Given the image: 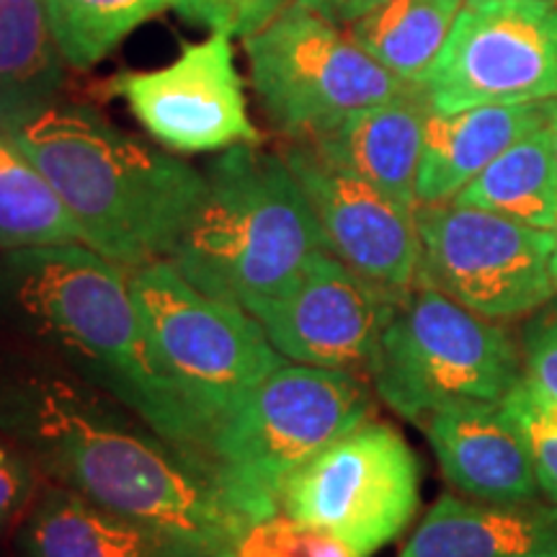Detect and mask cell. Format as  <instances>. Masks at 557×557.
<instances>
[{
  "label": "cell",
  "instance_id": "cell-15",
  "mask_svg": "<svg viewBox=\"0 0 557 557\" xmlns=\"http://www.w3.org/2000/svg\"><path fill=\"white\" fill-rule=\"evenodd\" d=\"M421 426L457 493L478 500L540 498L524 434L504 403H459L431 413Z\"/></svg>",
  "mask_w": 557,
  "mask_h": 557
},
{
  "label": "cell",
  "instance_id": "cell-20",
  "mask_svg": "<svg viewBox=\"0 0 557 557\" xmlns=\"http://www.w3.org/2000/svg\"><path fill=\"white\" fill-rule=\"evenodd\" d=\"M67 62L41 0H0V132L62 101Z\"/></svg>",
  "mask_w": 557,
  "mask_h": 557
},
{
  "label": "cell",
  "instance_id": "cell-17",
  "mask_svg": "<svg viewBox=\"0 0 557 557\" xmlns=\"http://www.w3.org/2000/svg\"><path fill=\"white\" fill-rule=\"evenodd\" d=\"M16 557H207L47 480L16 527Z\"/></svg>",
  "mask_w": 557,
  "mask_h": 557
},
{
  "label": "cell",
  "instance_id": "cell-23",
  "mask_svg": "<svg viewBox=\"0 0 557 557\" xmlns=\"http://www.w3.org/2000/svg\"><path fill=\"white\" fill-rule=\"evenodd\" d=\"M81 243L58 191L11 137L0 132V250Z\"/></svg>",
  "mask_w": 557,
  "mask_h": 557
},
{
  "label": "cell",
  "instance_id": "cell-11",
  "mask_svg": "<svg viewBox=\"0 0 557 557\" xmlns=\"http://www.w3.org/2000/svg\"><path fill=\"white\" fill-rule=\"evenodd\" d=\"M421 86L438 114L487 103L555 101L557 5L468 0Z\"/></svg>",
  "mask_w": 557,
  "mask_h": 557
},
{
  "label": "cell",
  "instance_id": "cell-21",
  "mask_svg": "<svg viewBox=\"0 0 557 557\" xmlns=\"http://www.w3.org/2000/svg\"><path fill=\"white\" fill-rule=\"evenodd\" d=\"M451 201L491 209L532 227L555 230L557 158L549 124L517 139Z\"/></svg>",
  "mask_w": 557,
  "mask_h": 557
},
{
  "label": "cell",
  "instance_id": "cell-4",
  "mask_svg": "<svg viewBox=\"0 0 557 557\" xmlns=\"http://www.w3.org/2000/svg\"><path fill=\"white\" fill-rule=\"evenodd\" d=\"M205 176L207 197L171 261L194 287L253 315L295 287L323 235L282 152L235 145Z\"/></svg>",
  "mask_w": 557,
  "mask_h": 557
},
{
  "label": "cell",
  "instance_id": "cell-22",
  "mask_svg": "<svg viewBox=\"0 0 557 557\" xmlns=\"http://www.w3.org/2000/svg\"><path fill=\"white\" fill-rule=\"evenodd\" d=\"M462 5L465 0H387L348 26V37L403 81L421 83Z\"/></svg>",
  "mask_w": 557,
  "mask_h": 557
},
{
  "label": "cell",
  "instance_id": "cell-31",
  "mask_svg": "<svg viewBox=\"0 0 557 557\" xmlns=\"http://www.w3.org/2000/svg\"><path fill=\"white\" fill-rule=\"evenodd\" d=\"M549 132H553V145H555V158H557V101H555L553 116H549Z\"/></svg>",
  "mask_w": 557,
  "mask_h": 557
},
{
  "label": "cell",
  "instance_id": "cell-16",
  "mask_svg": "<svg viewBox=\"0 0 557 557\" xmlns=\"http://www.w3.org/2000/svg\"><path fill=\"white\" fill-rule=\"evenodd\" d=\"M426 88L413 83L395 99L361 109L333 129L302 139L320 158L338 165L400 207L416 212V178L431 116Z\"/></svg>",
  "mask_w": 557,
  "mask_h": 557
},
{
  "label": "cell",
  "instance_id": "cell-19",
  "mask_svg": "<svg viewBox=\"0 0 557 557\" xmlns=\"http://www.w3.org/2000/svg\"><path fill=\"white\" fill-rule=\"evenodd\" d=\"M553 109L555 101L487 103L449 114L431 111L416 178L418 207L455 199L517 139L549 124Z\"/></svg>",
  "mask_w": 557,
  "mask_h": 557
},
{
  "label": "cell",
  "instance_id": "cell-24",
  "mask_svg": "<svg viewBox=\"0 0 557 557\" xmlns=\"http://www.w3.org/2000/svg\"><path fill=\"white\" fill-rule=\"evenodd\" d=\"M70 67L90 70L173 0H41Z\"/></svg>",
  "mask_w": 557,
  "mask_h": 557
},
{
  "label": "cell",
  "instance_id": "cell-9",
  "mask_svg": "<svg viewBox=\"0 0 557 557\" xmlns=\"http://www.w3.org/2000/svg\"><path fill=\"white\" fill-rule=\"evenodd\" d=\"M418 506L416 451L398 429L372 418L305 462L282 491V513L323 529L357 557L398 540Z\"/></svg>",
  "mask_w": 557,
  "mask_h": 557
},
{
  "label": "cell",
  "instance_id": "cell-2",
  "mask_svg": "<svg viewBox=\"0 0 557 557\" xmlns=\"http://www.w3.org/2000/svg\"><path fill=\"white\" fill-rule=\"evenodd\" d=\"M0 315L18 333L21 346L122 400L171 442L209 459L207 426L152 364L129 269L86 243L3 250Z\"/></svg>",
  "mask_w": 557,
  "mask_h": 557
},
{
  "label": "cell",
  "instance_id": "cell-18",
  "mask_svg": "<svg viewBox=\"0 0 557 557\" xmlns=\"http://www.w3.org/2000/svg\"><path fill=\"white\" fill-rule=\"evenodd\" d=\"M398 557H557V504L442 496Z\"/></svg>",
  "mask_w": 557,
  "mask_h": 557
},
{
  "label": "cell",
  "instance_id": "cell-26",
  "mask_svg": "<svg viewBox=\"0 0 557 557\" xmlns=\"http://www.w3.org/2000/svg\"><path fill=\"white\" fill-rule=\"evenodd\" d=\"M521 387L557 423V295L532 312L521 333Z\"/></svg>",
  "mask_w": 557,
  "mask_h": 557
},
{
  "label": "cell",
  "instance_id": "cell-32",
  "mask_svg": "<svg viewBox=\"0 0 557 557\" xmlns=\"http://www.w3.org/2000/svg\"><path fill=\"white\" fill-rule=\"evenodd\" d=\"M549 267H553V278H555V287H557V227H555V250H553V263H549Z\"/></svg>",
  "mask_w": 557,
  "mask_h": 557
},
{
  "label": "cell",
  "instance_id": "cell-28",
  "mask_svg": "<svg viewBox=\"0 0 557 557\" xmlns=\"http://www.w3.org/2000/svg\"><path fill=\"white\" fill-rule=\"evenodd\" d=\"M45 483L29 451L0 429V534L18 527Z\"/></svg>",
  "mask_w": 557,
  "mask_h": 557
},
{
  "label": "cell",
  "instance_id": "cell-10",
  "mask_svg": "<svg viewBox=\"0 0 557 557\" xmlns=\"http://www.w3.org/2000/svg\"><path fill=\"white\" fill-rule=\"evenodd\" d=\"M421 278L491 320L532 315L557 295L555 230L465 207L457 201L416 209Z\"/></svg>",
  "mask_w": 557,
  "mask_h": 557
},
{
  "label": "cell",
  "instance_id": "cell-8",
  "mask_svg": "<svg viewBox=\"0 0 557 557\" xmlns=\"http://www.w3.org/2000/svg\"><path fill=\"white\" fill-rule=\"evenodd\" d=\"M246 54L263 114L289 139L315 137L413 86L297 3L248 34Z\"/></svg>",
  "mask_w": 557,
  "mask_h": 557
},
{
  "label": "cell",
  "instance_id": "cell-6",
  "mask_svg": "<svg viewBox=\"0 0 557 557\" xmlns=\"http://www.w3.org/2000/svg\"><path fill=\"white\" fill-rule=\"evenodd\" d=\"M129 289L152 364L199 416L209 438L287 361L259 318L194 287L171 259L129 271Z\"/></svg>",
  "mask_w": 557,
  "mask_h": 557
},
{
  "label": "cell",
  "instance_id": "cell-5",
  "mask_svg": "<svg viewBox=\"0 0 557 557\" xmlns=\"http://www.w3.org/2000/svg\"><path fill=\"white\" fill-rule=\"evenodd\" d=\"M374 416L357 374L284 361L209 438V462L246 517L282 513L287 480L351 429Z\"/></svg>",
  "mask_w": 557,
  "mask_h": 557
},
{
  "label": "cell",
  "instance_id": "cell-27",
  "mask_svg": "<svg viewBox=\"0 0 557 557\" xmlns=\"http://www.w3.org/2000/svg\"><path fill=\"white\" fill-rule=\"evenodd\" d=\"M504 406L511 413L513 421L519 423L521 434L532 455L534 475H537L540 491L557 504V423L547 413L534 406V400L529 398L527 389L519 385L506 395Z\"/></svg>",
  "mask_w": 557,
  "mask_h": 557
},
{
  "label": "cell",
  "instance_id": "cell-13",
  "mask_svg": "<svg viewBox=\"0 0 557 557\" xmlns=\"http://www.w3.org/2000/svg\"><path fill=\"white\" fill-rule=\"evenodd\" d=\"M403 295L323 250L287 295L261 305L253 318L287 361L361 377L372 372L382 333Z\"/></svg>",
  "mask_w": 557,
  "mask_h": 557
},
{
  "label": "cell",
  "instance_id": "cell-33",
  "mask_svg": "<svg viewBox=\"0 0 557 557\" xmlns=\"http://www.w3.org/2000/svg\"><path fill=\"white\" fill-rule=\"evenodd\" d=\"M181 3H184V0H173V9H178Z\"/></svg>",
  "mask_w": 557,
  "mask_h": 557
},
{
  "label": "cell",
  "instance_id": "cell-3",
  "mask_svg": "<svg viewBox=\"0 0 557 557\" xmlns=\"http://www.w3.org/2000/svg\"><path fill=\"white\" fill-rule=\"evenodd\" d=\"M3 135L45 173L81 243L129 271L171 259L207 197L205 173L90 103L62 99Z\"/></svg>",
  "mask_w": 557,
  "mask_h": 557
},
{
  "label": "cell",
  "instance_id": "cell-12",
  "mask_svg": "<svg viewBox=\"0 0 557 557\" xmlns=\"http://www.w3.org/2000/svg\"><path fill=\"white\" fill-rule=\"evenodd\" d=\"M107 94L122 96L148 135L173 152L194 156L261 145V132L248 114L233 45L222 32L186 47L171 65L114 75Z\"/></svg>",
  "mask_w": 557,
  "mask_h": 557
},
{
  "label": "cell",
  "instance_id": "cell-7",
  "mask_svg": "<svg viewBox=\"0 0 557 557\" xmlns=\"http://www.w3.org/2000/svg\"><path fill=\"white\" fill-rule=\"evenodd\" d=\"M369 380L395 413L423 423L459 403H504L521 380V354L500 320L418 282L389 318Z\"/></svg>",
  "mask_w": 557,
  "mask_h": 557
},
{
  "label": "cell",
  "instance_id": "cell-25",
  "mask_svg": "<svg viewBox=\"0 0 557 557\" xmlns=\"http://www.w3.org/2000/svg\"><path fill=\"white\" fill-rule=\"evenodd\" d=\"M233 557H357L344 542H338L323 529L297 521L287 513H276L250 524Z\"/></svg>",
  "mask_w": 557,
  "mask_h": 557
},
{
  "label": "cell",
  "instance_id": "cell-1",
  "mask_svg": "<svg viewBox=\"0 0 557 557\" xmlns=\"http://www.w3.org/2000/svg\"><path fill=\"white\" fill-rule=\"evenodd\" d=\"M0 429L29 451L45 480L207 557H233L253 524L205 455L24 346L0 359Z\"/></svg>",
  "mask_w": 557,
  "mask_h": 557
},
{
  "label": "cell",
  "instance_id": "cell-30",
  "mask_svg": "<svg viewBox=\"0 0 557 557\" xmlns=\"http://www.w3.org/2000/svg\"><path fill=\"white\" fill-rule=\"evenodd\" d=\"M387 0H297V5L308 9L336 26H351L367 13L377 11Z\"/></svg>",
  "mask_w": 557,
  "mask_h": 557
},
{
  "label": "cell",
  "instance_id": "cell-14",
  "mask_svg": "<svg viewBox=\"0 0 557 557\" xmlns=\"http://www.w3.org/2000/svg\"><path fill=\"white\" fill-rule=\"evenodd\" d=\"M282 158L308 197L331 256L387 289L416 287L421 278L416 212L354 173L331 165L302 139H289Z\"/></svg>",
  "mask_w": 557,
  "mask_h": 557
},
{
  "label": "cell",
  "instance_id": "cell-29",
  "mask_svg": "<svg viewBox=\"0 0 557 557\" xmlns=\"http://www.w3.org/2000/svg\"><path fill=\"white\" fill-rule=\"evenodd\" d=\"M289 0H184L178 13L189 24L207 26L227 37H248L287 9Z\"/></svg>",
  "mask_w": 557,
  "mask_h": 557
}]
</instances>
